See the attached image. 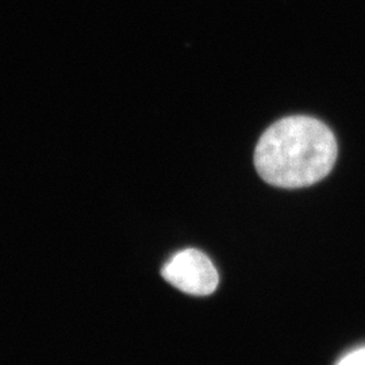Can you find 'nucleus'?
Listing matches in <instances>:
<instances>
[{
    "label": "nucleus",
    "mask_w": 365,
    "mask_h": 365,
    "mask_svg": "<svg viewBox=\"0 0 365 365\" xmlns=\"http://www.w3.org/2000/svg\"><path fill=\"white\" fill-rule=\"evenodd\" d=\"M163 277L190 295L205 297L212 294L220 283V276L209 257L196 249L176 253L163 268Z\"/></svg>",
    "instance_id": "f03ea898"
},
{
    "label": "nucleus",
    "mask_w": 365,
    "mask_h": 365,
    "mask_svg": "<svg viewBox=\"0 0 365 365\" xmlns=\"http://www.w3.org/2000/svg\"><path fill=\"white\" fill-rule=\"evenodd\" d=\"M337 365H365V348L349 353Z\"/></svg>",
    "instance_id": "7ed1b4c3"
},
{
    "label": "nucleus",
    "mask_w": 365,
    "mask_h": 365,
    "mask_svg": "<svg viewBox=\"0 0 365 365\" xmlns=\"http://www.w3.org/2000/svg\"><path fill=\"white\" fill-rule=\"evenodd\" d=\"M337 152L336 137L324 122L294 115L274 122L261 135L255 150V165L265 182L300 188L327 176Z\"/></svg>",
    "instance_id": "f257e3e1"
}]
</instances>
